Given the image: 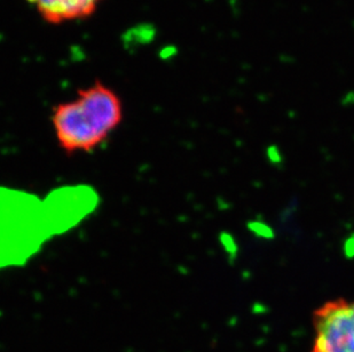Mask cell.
Instances as JSON below:
<instances>
[{"instance_id": "6da1fadb", "label": "cell", "mask_w": 354, "mask_h": 352, "mask_svg": "<svg viewBox=\"0 0 354 352\" xmlns=\"http://www.w3.org/2000/svg\"><path fill=\"white\" fill-rule=\"evenodd\" d=\"M123 119V101L101 80L80 88L73 99L54 106L50 113L57 146L71 157L99 149Z\"/></svg>"}, {"instance_id": "7a4b0ae2", "label": "cell", "mask_w": 354, "mask_h": 352, "mask_svg": "<svg viewBox=\"0 0 354 352\" xmlns=\"http://www.w3.org/2000/svg\"><path fill=\"white\" fill-rule=\"evenodd\" d=\"M311 352H354V301L330 300L312 315Z\"/></svg>"}, {"instance_id": "3957f363", "label": "cell", "mask_w": 354, "mask_h": 352, "mask_svg": "<svg viewBox=\"0 0 354 352\" xmlns=\"http://www.w3.org/2000/svg\"><path fill=\"white\" fill-rule=\"evenodd\" d=\"M46 23L64 24L92 17L104 0H24Z\"/></svg>"}]
</instances>
